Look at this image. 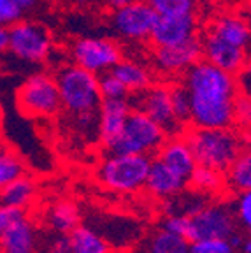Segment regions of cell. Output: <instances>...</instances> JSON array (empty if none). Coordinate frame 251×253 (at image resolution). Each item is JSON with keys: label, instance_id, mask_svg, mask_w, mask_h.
<instances>
[{"label": "cell", "instance_id": "obj_35", "mask_svg": "<svg viewBox=\"0 0 251 253\" xmlns=\"http://www.w3.org/2000/svg\"><path fill=\"white\" fill-rule=\"evenodd\" d=\"M21 9L18 7L16 0H0V27H11L21 21Z\"/></svg>", "mask_w": 251, "mask_h": 253}, {"label": "cell", "instance_id": "obj_44", "mask_svg": "<svg viewBox=\"0 0 251 253\" xmlns=\"http://www.w3.org/2000/svg\"><path fill=\"white\" fill-rule=\"evenodd\" d=\"M244 20L248 21V25H250V30H251V7L246 11V14H244Z\"/></svg>", "mask_w": 251, "mask_h": 253}, {"label": "cell", "instance_id": "obj_33", "mask_svg": "<svg viewBox=\"0 0 251 253\" xmlns=\"http://www.w3.org/2000/svg\"><path fill=\"white\" fill-rule=\"evenodd\" d=\"M234 213H236L237 221H241V225L251 230V190L237 194Z\"/></svg>", "mask_w": 251, "mask_h": 253}, {"label": "cell", "instance_id": "obj_9", "mask_svg": "<svg viewBox=\"0 0 251 253\" xmlns=\"http://www.w3.org/2000/svg\"><path fill=\"white\" fill-rule=\"evenodd\" d=\"M9 51L21 62H44L51 51L49 32L34 21H18L9 27Z\"/></svg>", "mask_w": 251, "mask_h": 253}, {"label": "cell", "instance_id": "obj_15", "mask_svg": "<svg viewBox=\"0 0 251 253\" xmlns=\"http://www.w3.org/2000/svg\"><path fill=\"white\" fill-rule=\"evenodd\" d=\"M130 113H132L130 100H102L98 109V135L107 150L120 137Z\"/></svg>", "mask_w": 251, "mask_h": 253}, {"label": "cell", "instance_id": "obj_38", "mask_svg": "<svg viewBox=\"0 0 251 253\" xmlns=\"http://www.w3.org/2000/svg\"><path fill=\"white\" fill-rule=\"evenodd\" d=\"M236 79H237V86H239L241 93L251 99V56L248 58V62L244 63V67L239 71V74L236 76Z\"/></svg>", "mask_w": 251, "mask_h": 253}, {"label": "cell", "instance_id": "obj_20", "mask_svg": "<svg viewBox=\"0 0 251 253\" xmlns=\"http://www.w3.org/2000/svg\"><path fill=\"white\" fill-rule=\"evenodd\" d=\"M37 194L36 181L23 174L12 183H9L2 192H0V204L7 208H16V210H27L28 206L34 202Z\"/></svg>", "mask_w": 251, "mask_h": 253}, {"label": "cell", "instance_id": "obj_16", "mask_svg": "<svg viewBox=\"0 0 251 253\" xmlns=\"http://www.w3.org/2000/svg\"><path fill=\"white\" fill-rule=\"evenodd\" d=\"M157 155V158L164 166H167L172 172H176L177 176L185 179H190V176L197 167L195 157H193L188 142L183 135L167 137V141L162 144Z\"/></svg>", "mask_w": 251, "mask_h": 253}, {"label": "cell", "instance_id": "obj_31", "mask_svg": "<svg viewBox=\"0 0 251 253\" xmlns=\"http://www.w3.org/2000/svg\"><path fill=\"white\" fill-rule=\"evenodd\" d=\"M170 99H172L174 115H176V118L186 126L190 123V115H192L188 91L185 90L183 84H172V86H170Z\"/></svg>", "mask_w": 251, "mask_h": 253}, {"label": "cell", "instance_id": "obj_43", "mask_svg": "<svg viewBox=\"0 0 251 253\" xmlns=\"http://www.w3.org/2000/svg\"><path fill=\"white\" fill-rule=\"evenodd\" d=\"M241 252L251 253V237L250 239H243V243H241Z\"/></svg>", "mask_w": 251, "mask_h": 253}, {"label": "cell", "instance_id": "obj_21", "mask_svg": "<svg viewBox=\"0 0 251 253\" xmlns=\"http://www.w3.org/2000/svg\"><path fill=\"white\" fill-rule=\"evenodd\" d=\"M116 78L125 84L130 93H141L151 86V74L149 71L137 62L132 60H120L113 69H111Z\"/></svg>", "mask_w": 251, "mask_h": 253}, {"label": "cell", "instance_id": "obj_37", "mask_svg": "<svg viewBox=\"0 0 251 253\" xmlns=\"http://www.w3.org/2000/svg\"><path fill=\"white\" fill-rule=\"evenodd\" d=\"M23 210H16V208H7V206L0 204V241H2V237H4L5 230L9 229V225L20 216H23Z\"/></svg>", "mask_w": 251, "mask_h": 253}, {"label": "cell", "instance_id": "obj_17", "mask_svg": "<svg viewBox=\"0 0 251 253\" xmlns=\"http://www.w3.org/2000/svg\"><path fill=\"white\" fill-rule=\"evenodd\" d=\"M186 186H188V179L181 178L176 172H172V170L167 166H164L158 158L151 160L144 188L148 190L153 197L169 199V197H172V195L181 194L183 190H186Z\"/></svg>", "mask_w": 251, "mask_h": 253}, {"label": "cell", "instance_id": "obj_13", "mask_svg": "<svg viewBox=\"0 0 251 253\" xmlns=\"http://www.w3.org/2000/svg\"><path fill=\"white\" fill-rule=\"evenodd\" d=\"M197 36L195 14H177V16H158L157 23L151 32V42L157 47L176 46L186 42Z\"/></svg>", "mask_w": 251, "mask_h": 253}, {"label": "cell", "instance_id": "obj_41", "mask_svg": "<svg viewBox=\"0 0 251 253\" xmlns=\"http://www.w3.org/2000/svg\"><path fill=\"white\" fill-rule=\"evenodd\" d=\"M132 2H135V0H106L107 7L113 9V11H118V9L126 7V5H130Z\"/></svg>", "mask_w": 251, "mask_h": 253}, {"label": "cell", "instance_id": "obj_30", "mask_svg": "<svg viewBox=\"0 0 251 253\" xmlns=\"http://www.w3.org/2000/svg\"><path fill=\"white\" fill-rule=\"evenodd\" d=\"M98 90H100L102 100L126 99L130 93V91L125 88V84H123L113 72H106V74L98 76Z\"/></svg>", "mask_w": 251, "mask_h": 253}, {"label": "cell", "instance_id": "obj_4", "mask_svg": "<svg viewBox=\"0 0 251 253\" xmlns=\"http://www.w3.org/2000/svg\"><path fill=\"white\" fill-rule=\"evenodd\" d=\"M151 158L148 155H116L111 153L97 170L98 181L106 188L132 194L146 186Z\"/></svg>", "mask_w": 251, "mask_h": 253}, {"label": "cell", "instance_id": "obj_6", "mask_svg": "<svg viewBox=\"0 0 251 253\" xmlns=\"http://www.w3.org/2000/svg\"><path fill=\"white\" fill-rule=\"evenodd\" d=\"M16 100L23 115L36 118L55 116L62 107L56 79L46 72L28 76L18 90Z\"/></svg>", "mask_w": 251, "mask_h": 253}, {"label": "cell", "instance_id": "obj_18", "mask_svg": "<svg viewBox=\"0 0 251 253\" xmlns=\"http://www.w3.org/2000/svg\"><path fill=\"white\" fill-rule=\"evenodd\" d=\"M0 253H37V232L27 214L14 220L5 230Z\"/></svg>", "mask_w": 251, "mask_h": 253}, {"label": "cell", "instance_id": "obj_8", "mask_svg": "<svg viewBox=\"0 0 251 253\" xmlns=\"http://www.w3.org/2000/svg\"><path fill=\"white\" fill-rule=\"evenodd\" d=\"M137 100H133L132 109L142 111L153 120L167 137H177L186 132V126L176 118L172 109V99H170L169 84H151L148 90L141 91Z\"/></svg>", "mask_w": 251, "mask_h": 253}, {"label": "cell", "instance_id": "obj_24", "mask_svg": "<svg viewBox=\"0 0 251 253\" xmlns=\"http://www.w3.org/2000/svg\"><path fill=\"white\" fill-rule=\"evenodd\" d=\"M227 183L237 194L251 190V142L248 146H243L239 157L227 170Z\"/></svg>", "mask_w": 251, "mask_h": 253}, {"label": "cell", "instance_id": "obj_7", "mask_svg": "<svg viewBox=\"0 0 251 253\" xmlns=\"http://www.w3.org/2000/svg\"><path fill=\"white\" fill-rule=\"evenodd\" d=\"M237 234L236 213L228 204L212 202L188 218L186 239L190 243L204 239H228Z\"/></svg>", "mask_w": 251, "mask_h": 253}, {"label": "cell", "instance_id": "obj_28", "mask_svg": "<svg viewBox=\"0 0 251 253\" xmlns=\"http://www.w3.org/2000/svg\"><path fill=\"white\" fill-rule=\"evenodd\" d=\"M25 174V164L14 151L0 144V192Z\"/></svg>", "mask_w": 251, "mask_h": 253}, {"label": "cell", "instance_id": "obj_19", "mask_svg": "<svg viewBox=\"0 0 251 253\" xmlns=\"http://www.w3.org/2000/svg\"><path fill=\"white\" fill-rule=\"evenodd\" d=\"M209 32L223 39L225 42L244 49L251 56V30L244 16L221 14L218 20H214Z\"/></svg>", "mask_w": 251, "mask_h": 253}, {"label": "cell", "instance_id": "obj_22", "mask_svg": "<svg viewBox=\"0 0 251 253\" xmlns=\"http://www.w3.org/2000/svg\"><path fill=\"white\" fill-rule=\"evenodd\" d=\"M46 221H47V225L51 227L53 230H56L58 234L69 236L72 230L79 227L81 214H79L78 206H76L74 202L60 201V202H55V204L47 210Z\"/></svg>", "mask_w": 251, "mask_h": 253}, {"label": "cell", "instance_id": "obj_12", "mask_svg": "<svg viewBox=\"0 0 251 253\" xmlns=\"http://www.w3.org/2000/svg\"><path fill=\"white\" fill-rule=\"evenodd\" d=\"M155 65L164 74H185L193 63L202 60V41L199 37L176 44V46L157 47Z\"/></svg>", "mask_w": 251, "mask_h": 253}, {"label": "cell", "instance_id": "obj_3", "mask_svg": "<svg viewBox=\"0 0 251 253\" xmlns=\"http://www.w3.org/2000/svg\"><path fill=\"white\" fill-rule=\"evenodd\" d=\"M62 107L72 116L95 113L100 109L102 97L98 90V76L84 71L79 65H65L56 74Z\"/></svg>", "mask_w": 251, "mask_h": 253}, {"label": "cell", "instance_id": "obj_2", "mask_svg": "<svg viewBox=\"0 0 251 253\" xmlns=\"http://www.w3.org/2000/svg\"><path fill=\"white\" fill-rule=\"evenodd\" d=\"M195 157L197 166L227 172L243 150V139L232 128H197L190 126L183 134Z\"/></svg>", "mask_w": 251, "mask_h": 253}, {"label": "cell", "instance_id": "obj_14", "mask_svg": "<svg viewBox=\"0 0 251 253\" xmlns=\"http://www.w3.org/2000/svg\"><path fill=\"white\" fill-rule=\"evenodd\" d=\"M202 58L228 74L237 76L250 55L241 47L232 46L220 37H216L212 32H208L202 39Z\"/></svg>", "mask_w": 251, "mask_h": 253}, {"label": "cell", "instance_id": "obj_34", "mask_svg": "<svg viewBox=\"0 0 251 253\" xmlns=\"http://www.w3.org/2000/svg\"><path fill=\"white\" fill-rule=\"evenodd\" d=\"M234 123H237L241 128H251V99L243 93H239L236 100Z\"/></svg>", "mask_w": 251, "mask_h": 253}, {"label": "cell", "instance_id": "obj_5", "mask_svg": "<svg viewBox=\"0 0 251 253\" xmlns=\"http://www.w3.org/2000/svg\"><path fill=\"white\" fill-rule=\"evenodd\" d=\"M167 135L160 126L144 115L142 111L132 109L120 137L109 148V153L116 155H153L158 153Z\"/></svg>", "mask_w": 251, "mask_h": 253}, {"label": "cell", "instance_id": "obj_36", "mask_svg": "<svg viewBox=\"0 0 251 253\" xmlns=\"http://www.w3.org/2000/svg\"><path fill=\"white\" fill-rule=\"evenodd\" d=\"M162 229L167 230L170 234H176V236H185L186 230H188V216H183V214H169L162 221Z\"/></svg>", "mask_w": 251, "mask_h": 253}, {"label": "cell", "instance_id": "obj_25", "mask_svg": "<svg viewBox=\"0 0 251 253\" xmlns=\"http://www.w3.org/2000/svg\"><path fill=\"white\" fill-rule=\"evenodd\" d=\"M208 195L200 194L192 188L190 194H185V190L177 195L165 199V213L167 214H183V216H193L197 211H200L208 202Z\"/></svg>", "mask_w": 251, "mask_h": 253}, {"label": "cell", "instance_id": "obj_1", "mask_svg": "<svg viewBox=\"0 0 251 253\" xmlns=\"http://www.w3.org/2000/svg\"><path fill=\"white\" fill-rule=\"evenodd\" d=\"M181 84L190 97L192 126L230 128L234 125V109L241 93L236 76L202 58L183 74Z\"/></svg>", "mask_w": 251, "mask_h": 253}, {"label": "cell", "instance_id": "obj_32", "mask_svg": "<svg viewBox=\"0 0 251 253\" xmlns=\"http://www.w3.org/2000/svg\"><path fill=\"white\" fill-rule=\"evenodd\" d=\"M190 253H234L228 239H204L190 245Z\"/></svg>", "mask_w": 251, "mask_h": 253}, {"label": "cell", "instance_id": "obj_27", "mask_svg": "<svg viewBox=\"0 0 251 253\" xmlns=\"http://www.w3.org/2000/svg\"><path fill=\"white\" fill-rule=\"evenodd\" d=\"M192 243L185 236H176L160 229L149 241V253H190Z\"/></svg>", "mask_w": 251, "mask_h": 253}, {"label": "cell", "instance_id": "obj_23", "mask_svg": "<svg viewBox=\"0 0 251 253\" xmlns=\"http://www.w3.org/2000/svg\"><path fill=\"white\" fill-rule=\"evenodd\" d=\"M69 239L72 253H111L109 243L88 227L79 225L69 234Z\"/></svg>", "mask_w": 251, "mask_h": 253}, {"label": "cell", "instance_id": "obj_11", "mask_svg": "<svg viewBox=\"0 0 251 253\" xmlns=\"http://www.w3.org/2000/svg\"><path fill=\"white\" fill-rule=\"evenodd\" d=\"M158 14L146 0H135L130 5L113 12L111 23L118 36L130 41L149 39Z\"/></svg>", "mask_w": 251, "mask_h": 253}, {"label": "cell", "instance_id": "obj_29", "mask_svg": "<svg viewBox=\"0 0 251 253\" xmlns=\"http://www.w3.org/2000/svg\"><path fill=\"white\" fill-rule=\"evenodd\" d=\"M158 16L193 14L195 0H146Z\"/></svg>", "mask_w": 251, "mask_h": 253}, {"label": "cell", "instance_id": "obj_39", "mask_svg": "<svg viewBox=\"0 0 251 253\" xmlns=\"http://www.w3.org/2000/svg\"><path fill=\"white\" fill-rule=\"evenodd\" d=\"M46 253H72L71 252V239L69 236H60L53 239L46 248Z\"/></svg>", "mask_w": 251, "mask_h": 253}, {"label": "cell", "instance_id": "obj_42", "mask_svg": "<svg viewBox=\"0 0 251 253\" xmlns=\"http://www.w3.org/2000/svg\"><path fill=\"white\" fill-rule=\"evenodd\" d=\"M16 4L21 9V12H27L30 9H34V5L37 4V0H16Z\"/></svg>", "mask_w": 251, "mask_h": 253}, {"label": "cell", "instance_id": "obj_40", "mask_svg": "<svg viewBox=\"0 0 251 253\" xmlns=\"http://www.w3.org/2000/svg\"><path fill=\"white\" fill-rule=\"evenodd\" d=\"M9 49V28L0 27V55Z\"/></svg>", "mask_w": 251, "mask_h": 253}, {"label": "cell", "instance_id": "obj_10", "mask_svg": "<svg viewBox=\"0 0 251 253\" xmlns=\"http://www.w3.org/2000/svg\"><path fill=\"white\" fill-rule=\"evenodd\" d=\"M74 63L95 76L111 72V69L122 60V51L116 42L102 37H84L72 46Z\"/></svg>", "mask_w": 251, "mask_h": 253}, {"label": "cell", "instance_id": "obj_26", "mask_svg": "<svg viewBox=\"0 0 251 253\" xmlns=\"http://www.w3.org/2000/svg\"><path fill=\"white\" fill-rule=\"evenodd\" d=\"M188 185L192 186L193 190L200 192V194L206 195H212L218 194L225 188V181L221 172L214 169H208V167H200L197 166L195 170L192 172L188 179Z\"/></svg>", "mask_w": 251, "mask_h": 253}]
</instances>
